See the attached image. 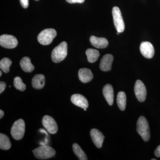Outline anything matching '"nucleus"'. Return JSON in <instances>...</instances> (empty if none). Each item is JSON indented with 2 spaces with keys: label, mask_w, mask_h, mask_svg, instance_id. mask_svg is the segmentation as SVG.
I'll use <instances>...</instances> for the list:
<instances>
[{
  "label": "nucleus",
  "mask_w": 160,
  "mask_h": 160,
  "mask_svg": "<svg viewBox=\"0 0 160 160\" xmlns=\"http://www.w3.org/2000/svg\"><path fill=\"white\" fill-rule=\"evenodd\" d=\"M71 101L75 106L82 109H87L89 106V103L85 97L80 94L72 95L71 97Z\"/></svg>",
  "instance_id": "ddd939ff"
},
{
  "label": "nucleus",
  "mask_w": 160,
  "mask_h": 160,
  "mask_svg": "<svg viewBox=\"0 0 160 160\" xmlns=\"http://www.w3.org/2000/svg\"><path fill=\"white\" fill-rule=\"evenodd\" d=\"M2 71H0V77L2 76Z\"/></svg>",
  "instance_id": "c756f323"
},
{
  "label": "nucleus",
  "mask_w": 160,
  "mask_h": 160,
  "mask_svg": "<svg viewBox=\"0 0 160 160\" xmlns=\"http://www.w3.org/2000/svg\"><path fill=\"white\" fill-rule=\"evenodd\" d=\"M90 42L92 46L98 49L106 48L109 45V42L106 38H98L94 36L90 37Z\"/></svg>",
  "instance_id": "4468645a"
},
{
  "label": "nucleus",
  "mask_w": 160,
  "mask_h": 160,
  "mask_svg": "<svg viewBox=\"0 0 160 160\" xmlns=\"http://www.w3.org/2000/svg\"><path fill=\"white\" fill-rule=\"evenodd\" d=\"M93 75L91 70L87 68H82L78 71V78L82 82H89L93 78Z\"/></svg>",
  "instance_id": "dca6fc26"
},
{
  "label": "nucleus",
  "mask_w": 160,
  "mask_h": 160,
  "mask_svg": "<svg viewBox=\"0 0 160 160\" xmlns=\"http://www.w3.org/2000/svg\"><path fill=\"white\" fill-rule=\"evenodd\" d=\"M20 65L22 69L27 72H31L34 70V66L32 64L31 60L28 57H25L21 59Z\"/></svg>",
  "instance_id": "a211bd4d"
},
{
  "label": "nucleus",
  "mask_w": 160,
  "mask_h": 160,
  "mask_svg": "<svg viewBox=\"0 0 160 160\" xmlns=\"http://www.w3.org/2000/svg\"><path fill=\"white\" fill-rule=\"evenodd\" d=\"M134 92L139 102H143L146 100L147 90L144 83L140 80L136 82L134 86Z\"/></svg>",
  "instance_id": "1a4fd4ad"
},
{
  "label": "nucleus",
  "mask_w": 160,
  "mask_h": 160,
  "mask_svg": "<svg viewBox=\"0 0 160 160\" xmlns=\"http://www.w3.org/2000/svg\"><path fill=\"white\" fill-rule=\"evenodd\" d=\"M32 85L34 89H42L45 85V76L43 74H36L32 80Z\"/></svg>",
  "instance_id": "f3484780"
},
{
  "label": "nucleus",
  "mask_w": 160,
  "mask_h": 160,
  "mask_svg": "<svg viewBox=\"0 0 160 160\" xmlns=\"http://www.w3.org/2000/svg\"><path fill=\"white\" fill-rule=\"evenodd\" d=\"M151 160H156V159H152Z\"/></svg>",
  "instance_id": "7c9ffc66"
},
{
  "label": "nucleus",
  "mask_w": 160,
  "mask_h": 160,
  "mask_svg": "<svg viewBox=\"0 0 160 160\" xmlns=\"http://www.w3.org/2000/svg\"><path fill=\"white\" fill-rule=\"evenodd\" d=\"M18 44V40L13 36L4 34L0 37V45L4 48L13 49L17 46Z\"/></svg>",
  "instance_id": "0eeeda50"
},
{
  "label": "nucleus",
  "mask_w": 160,
  "mask_h": 160,
  "mask_svg": "<svg viewBox=\"0 0 160 160\" xmlns=\"http://www.w3.org/2000/svg\"><path fill=\"white\" fill-rule=\"evenodd\" d=\"M68 46L66 42L60 43L56 47L51 53L52 60L55 63H59L65 59L67 55Z\"/></svg>",
  "instance_id": "f03ea898"
},
{
  "label": "nucleus",
  "mask_w": 160,
  "mask_h": 160,
  "mask_svg": "<svg viewBox=\"0 0 160 160\" xmlns=\"http://www.w3.org/2000/svg\"><path fill=\"white\" fill-rule=\"evenodd\" d=\"M26 125L22 119L16 121L12 127L11 134L15 140H19L22 138L25 132Z\"/></svg>",
  "instance_id": "20e7f679"
},
{
  "label": "nucleus",
  "mask_w": 160,
  "mask_h": 160,
  "mask_svg": "<svg viewBox=\"0 0 160 160\" xmlns=\"http://www.w3.org/2000/svg\"><path fill=\"white\" fill-rule=\"evenodd\" d=\"M4 115V112L2 109L0 110V118L2 119Z\"/></svg>",
  "instance_id": "c85d7f7f"
},
{
  "label": "nucleus",
  "mask_w": 160,
  "mask_h": 160,
  "mask_svg": "<svg viewBox=\"0 0 160 160\" xmlns=\"http://www.w3.org/2000/svg\"><path fill=\"white\" fill-rule=\"evenodd\" d=\"M12 61L9 58H3L0 61V68L5 73H8L9 71V67L11 66Z\"/></svg>",
  "instance_id": "5701e85b"
},
{
  "label": "nucleus",
  "mask_w": 160,
  "mask_h": 160,
  "mask_svg": "<svg viewBox=\"0 0 160 160\" xmlns=\"http://www.w3.org/2000/svg\"><path fill=\"white\" fill-rule=\"evenodd\" d=\"M20 3L23 8H27L29 6V0H20Z\"/></svg>",
  "instance_id": "393cba45"
},
{
  "label": "nucleus",
  "mask_w": 160,
  "mask_h": 160,
  "mask_svg": "<svg viewBox=\"0 0 160 160\" xmlns=\"http://www.w3.org/2000/svg\"><path fill=\"white\" fill-rule=\"evenodd\" d=\"M90 136L94 145L98 148H102L105 137L99 130L96 129H92L90 132Z\"/></svg>",
  "instance_id": "9b49d317"
},
{
  "label": "nucleus",
  "mask_w": 160,
  "mask_h": 160,
  "mask_svg": "<svg viewBox=\"0 0 160 160\" xmlns=\"http://www.w3.org/2000/svg\"><path fill=\"white\" fill-rule=\"evenodd\" d=\"M137 131L145 142H148L150 139V133L149 123L146 118L141 116L137 124Z\"/></svg>",
  "instance_id": "f257e3e1"
},
{
  "label": "nucleus",
  "mask_w": 160,
  "mask_h": 160,
  "mask_svg": "<svg viewBox=\"0 0 160 160\" xmlns=\"http://www.w3.org/2000/svg\"><path fill=\"white\" fill-rule=\"evenodd\" d=\"M13 85L16 89L21 91H24L26 90V85L23 83L21 78L16 77L13 81Z\"/></svg>",
  "instance_id": "b1692460"
},
{
  "label": "nucleus",
  "mask_w": 160,
  "mask_h": 160,
  "mask_svg": "<svg viewBox=\"0 0 160 160\" xmlns=\"http://www.w3.org/2000/svg\"><path fill=\"white\" fill-rule=\"evenodd\" d=\"M12 144L9 138L6 135L0 134V149L2 150H8L11 148Z\"/></svg>",
  "instance_id": "aec40b11"
},
{
  "label": "nucleus",
  "mask_w": 160,
  "mask_h": 160,
  "mask_svg": "<svg viewBox=\"0 0 160 160\" xmlns=\"http://www.w3.org/2000/svg\"><path fill=\"white\" fill-rule=\"evenodd\" d=\"M72 150L73 152L80 160H87V156L85 152L83 151L81 147L77 143H74L72 145Z\"/></svg>",
  "instance_id": "4be33fe9"
},
{
  "label": "nucleus",
  "mask_w": 160,
  "mask_h": 160,
  "mask_svg": "<svg viewBox=\"0 0 160 160\" xmlns=\"http://www.w3.org/2000/svg\"><path fill=\"white\" fill-rule=\"evenodd\" d=\"M103 94L104 97L110 106L113 104L114 100V91L112 86L110 84H107L103 88Z\"/></svg>",
  "instance_id": "2eb2a0df"
},
{
  "label": "nucleus",
  "mask_w": 160,
  "mask_h": 160,
  "mask_svg": "<svg viewBox=\"0 0 160 160\" xmlns=\"http://www.w3.org/2000/svg\"><path fill=\"white\" fill-rule=\"evenodd\" d=\"M155 155L157 158L160 157V145L158 146L154 152Z\"/></svg>",
  "instance_id": "cd10ccee"
},
{
  "label": "nucleus",
  "mask_w": 160,
  "mask_h": 160,
  "mask_svg": "<svg viewBox=\"0 0 160 160\" xmlns=\"http://www.w3.org/2000/svg\"><path fill=\"white\" fill-rule=\"evenodd\" d=\"M35 1H38V0H35Z\"/></svg>",
  "instance_id": "473e14b6"
},
{
  "label": "nucleus",
  "mask_w": 160,
  "mask_h": 160,
  "mask_svg": "<svg viewBox=\"0 0 160 160\" xmlns=\"http://www.w3.org/2000/svg\"><path fill=\"white\" fill-rule=\"evenodd\" d=\"M86 54L87 56V60L90 63H94L96 62L100 56L99 52L98 50L92 49H87Z\"/></svg>",
  "instance_id": "6ab92c4d"
},
{
  "label": "nucleus",
  "mask_w": 160,
  "mask_h": 160,
  "mask_svg": "<svg viewBox=\"0 0 160 160\" xmlns=\"http://www.w3.org/2000/svg\"><path fill=\"white\" fill-rule=\"evenodd\" d=\"M37 158L40 160H46L53 157L56 154V151L50 146H44L36 148L32 151Z\"/></svg>",
  "instance_id": "7ed1b4c3"
},
{
  "label": "nucleus",
  "mask_w": 160,
  "mask_h": 160,
  "mask_svg": "<svg viewBox=\"0 0 160 160\" xmlns=\"http://www.w3.org/2000/svg\"><path fill=\"white\" fill-rule=\"evenodd\" d=\"M43 126L49 133L54 134L57 133L58 131L57 123L51 117L46 115L43 118L42 120Z\"/></svg>",
  "instance_id": "6e6552de"
},
{
  "label": "nucleus",
  "mask_w": 160,
  "mask_h": 160,
  "mask_svg": "<svg viewBox=\"0 0 160 160\" xmlns=\"http://www.w3.org/2000/svg\"><path fill=\"white\" fill-rule=\"evenodd\" d=\"M84 110H85V111H86V110H87V109H84Z\"/></svg>",
  "instance_id": "2f4dec72"
},
{
  "label": "nucleus",
  "mask_w": 160,
  "mask_h": 160,
  "mask_svg": "<svg viewBox=\"0 0 160 160\" xmlns=\"http://www.w3.org/2000/svg\"><path fill=\"white\" fill-rule=\"evenodd\" d=\"M113 61V57L112 55H105L100 61V69L104 72L110 71L111 70L112 65Z\"/></svg>",
  "instance_id": "f8f14e48"
},
{
  "label": "nucleus",
  "mask_w": 160,
  "mask_h": 160,
  "mask_svg": "<svg viewBox=\"0 0 160 160\" xmlns=\"http://www.w3.org/2000/svg\"><path fill=\"white\" fill-rule=\"evenodd\" d=\"M112 15L113 23L117 31L120 33L123 32L125 30V23L123 21L122 12L118 7L115 6L112 8Z\"/></svg>",
  "instance_id": "423d86ee"
},
{
  "label": "nucleus",
  "mask_w": 160,
  "mask_h": 160,
  "mask_svg": "<svg viewBox=\"0 0 160 160\" xmlns=\"http://www.w3.org/2000/svg\"><path fill=\"white\" fill-rule=\"evenodd\" d=\"M140 50L142 54L146 58L151 59L154 56V47L152 44L149 42H144L141 43Z\"/></svg>",
  "instance_id": "9d476101"
},
{
  "label": "nucleus",
  "mask_w": 160,
  "mask_h": 160,
  "mask_svg": "<svg viewBox=\"0 0 160 160\" xmlns=\"http://www.w3.org/2000/svg\"><path fill=\"white\" fill-rule=\"evenodd\" d=\"M6 87V83L4 82L1 81L0 82V93H2L5 90Z\"/></svg>",
  "instance_id": "a878e982"
},
{
  "label": "nucleus",
  "mask_w": 160,
  "mask_h": 160,
  "mask_svg": "<svg viewBox=\"0 0 160 160\" xmlns=\"http://www.w3.org/2000/svg\"><path fill=\"white\" fill-rule=\"evenodd\" d=\"M85 1V0H66V2L69 3H82Z\"/></svg>",
  "instance_id": "bb28decb"
},
{
  "label": "nucleus",
  "mask_w": 160,
  "mask_h": 160,
  "mask_svg": "<svg viewBox=\"0 0 160 160\" xmlns=\"http://www.w3.org/2000/svg\"><path fill=\"white\" fill-rule=\"evenodd\" d=\"M117 102L119 108L122 111H124L126 109V96L125 92L121 91L118 93Z\"/></svg>",
  "instance_id": "412c9836"
},
{
  "label": "nucleus",
  "mask_w": 160,
  "mask_h": 160,
  "mask_svg": "<svg viewBox=\"0 0 160 160\" xmlns=\"http://www.w3.org/2000/svg\"><path fill=\"white\" fill-rule=\"evenodd\" d=\"M57 36V32L53 29H44L39 34L38 40L42 45L46 46L49 45Z\"/></svg>",
  "instance_id": "39448f33"
}]
</instances>
